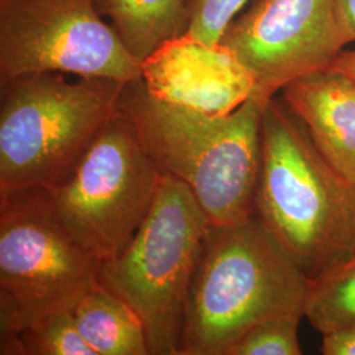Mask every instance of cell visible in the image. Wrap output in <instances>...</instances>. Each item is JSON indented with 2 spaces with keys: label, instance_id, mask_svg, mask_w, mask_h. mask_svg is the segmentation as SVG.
<instances>
[{
  "label": "cell",
  "instance_id": "7a4b0ae2",
  "mask_svg": "<svg viewBox=\"0 0 355 355\" xmlns=\"http://www.w3.org/2000/svg\"><path fill=\"white\" fill-rule=\"evenodd\" d=\"M254 216L309 279L355 252V186L278 95L262 116Z\"/></svg>",
  "mask_w": 355,
  "mask_h": 355
},
{
  "label": "cell",
  "instance_id": "ffe728a7",
  "mask_svg": "<svg viewBox=\"0 0 355 355\" xmlns=\"http://www.w3.org/2000/svg\"><path fill=\"white\" fill-rule=\"evenodd\" d=\"M331 67L355 78V49L341 51V54L336 58Z\"/></svg>",
  "mask_w": 355,
  "mask_h": 355
},
{
  "label": "cell",
  "instance_id": "8992f818",
  "mask_svg": "<svg viewBox=\"0 0 355 355\" xmlns=\"http://www.w3.org/2000/svg\"><path fill=\"white\" fill-rule=\"evenodd\" d=\"M99 265L55 218L45 189L0 196V337L73 311L99 284Z\"/></svg>",
  "mask_w": 355,
  "mask_h": 355
},
{
  "label": "cell",
  "instance_id": "8fae6325",
  "mask_svg": "<svg viewBox=\"0 0 355 355\" xmlns=\"http://www.w3.org/2000/svg\"><path fill=\"white\" fill-rule=\"evenodd\" d=\"M328 165L355 186V78L333 67L280 91Z\"/></svg>",
  "mask_w": 355,
  "mask_h": 355
},
{
  "label": "cell",
  "instance_id": "3957f363",
  "mask_svg": "<svg viewBox=\"0 0 355 355\" xmlns=\"http://www.w3.org/2000/svg\"><path fill=\"white\" fill-rule=\"evenodd\" d=\"M311 279L255 216L209 225L191 282L179 355H225L270 318H304Z\"/></svg>",
  "mask_w": 355,
  "mask_h": 355
},
{
  "label": "cell",
  "instance_id": "e0dca14e",
  "mask_svg": "<svg viewBox=\"0 0 355 355\" xmlns=\"http://www.w3.org/2000/svg\"><path fill=\"white\" fill-rule=\"evenodd\" d=\"M250 0H190L187 35L208 44L220 42L230 21Z\"/></svg>",
  "mask_w": 355,
  "mask_h": 355
},
{
  "label": "cell",
  "instance_id": "4fadbf2b",
  "mask_svg": "<svg viewBox=\"0 0 355 355\" xmlns=\"http://www.w3.org/2000/svg\"><path fill=\"white\" fill-rule=\"evenodd\" d=\"M73 313L78 329L95 355H150L140 316L102 284L85 295Z\"/></svg>",
  "mask_w": 355,
  "mask_h": 355
},
{
  "label": "cell",
  "instance_id": "2e32d148",
  "mask_svg": "<svg viewBox=\"0 0 355 355\" xmlns=\"http://www.w3.org/2000/svg\"><path fill=\"white\" fill-rule=\"evenodd\" d=\"M302 318H270L248 330L225 355H300L299 324Z\"/></svg>",
  "mask_w": 355,
  "mask_h": 355
},
{
  "label": "cell",
  "instance_id": "6da1fadb",
  "mask_svg": "<svg viewBox=\"0 0 355 355\" xmlns=\"http://www.w3.org/2000/svg\"><path fill=\"white\" fill-rule=\"evenodd\" d=\"M268 102L253 94L230 114H204L154 98L137 79L119 107L159 171L190 189L212 225H227L254 215Z\"/></svg>",
  "mask_w": 355,
  "mask_h": 355
},
{
  "label": "cell",
  "instance_id": "ac0fdd59",
  "mask_svg": "<svg viewBox=\"0 0 355 355\" xmlns=\"http://www.w3.org/2000/svg\"><path fill=\"white\" fill-rule=\"evenodd\" d=\"M324 355H355V324L321 334Z\"/></svg>",
  "mask_w": 355,
  "mask_h": 355
},
{
  "label": "cell",
  "instance_id": "277c9868",
  "mask_svg": "<svg viewBox=\"0 0 355 355\" xmlns=\"http://www.w3.org/2000/svg\"><path fill=\"white\" fill-rule=\"evenodd\" d=\"M124 85L62 73L0 83V196L62 183L117 112Z\"/></svg>",
  "mask_w": 355,
  "mask_h": 355
},
{
  "label": "cell",
  "instance_id": "30bf717a",
  "mask_svg": "<svg viewBox=\"0 0 355 355\" xmlns=\"http://www.w3.org/2000/svg\"><path fill=\"white\" fill-rule=\"evenodd\" d=\"M141 80L154 98L209 114H228L252 98L255 79L223 42L183 33L141 61Z\"/></svg>",
  "mask_w": 355,
  "mask_h": 355
},
{
  "label": "cell",
  "instance_id": "d6986e66",
  "mask_svg": "<svg viewBox=\"0 0 355 355\" xmlns=\"http://www.w3.org/2000/svg\"><path fill=\"white\" fill-rule=\"evenodd\" d=\"M334 7L346 45L355 42V0H334Z\"/></svg>",
  "mask_w": 355,
  "mask_h": 355
},
{
  "label": "cell",
  "instance_id": "52a82bcc",
  "mask_svg": "<svg viewBox=\"0 0 355 355\" xmlns=\"http://www.w3.org/2000/svg\"><path fill=\"white\" fill-rule=\"evenodd\" d=\"M162 177L119 107L74 171L45 191L60 224L104 262L121 253L140 228Z\"/></svg>",
  "mask_w": 355,
  "mask_h": 355
},
{
  "label": "cell",
  "instance_id": "5bb4252c",
  "mask_svg": "<svg viewBox=\"0 0 355 355\" xmlns=\"http://www.w3.org/2000/svg\"><path fill=\"white\" fill-rule=\"evenodd\" d=\"M304 318L320 334L355 324V252L309 282Z\"/></svg>",
  "mask_w": 355,
  "mask_h": 355
},
{
  "label": "cell",
  "instance_id": "9c48e42d",
  "mask_svg": "<svg viewBox=\"0 0 355 355\" xmlns=\"http://www.w3.org/2000/svg\"><path fill=\"white\" fill-rule=\"evenodd\" d=\"M255 79V95L271 101L288 83L330 69L346 42L334 0H250L221 41Z\"/></svg>",
  "mask_w": 355,
  "mask_h": 355
},
{
  "label": "cell",
  "instance_id": "ba28073f",
  "mask_svg": "<svg viewBox=\"0 0 355 355\" xmlns=\"http://www.w3.org/2000/svg\"><path fill=\"white\" fill-rule=\"evenodd\" d=\"M33 73L129 83L141 62L96 0H0V83Z\"/></svg>",
  "mask_w": 355,
  "mask_h": 355
},
{
  "label": "cell",
  "instance_id": "9a60e30c",
  "mask_svg": "<svg viewBox=\"0 0 355 355\" xmlns=\"http://www.w3.org/2000/svg\"><path fill=\"white\" fill-rule=\"evenodd\" d=\"M1 355H95L76 327L73 311L38 318L19 334L0 337Z\"/></svg>",
  "mask_w": 355,
  "mask_h": 355
},
{
  "label": "cell",
  "instance_id": "7c38bea8",
  "mask_svg": "<svg viewBox=\"0 0 355 355\" xmlns=\"http://www.w3.org/2000/svg\"><path fill=\"white\" fill-rule=\"evenodd\" d=\"M96 4L140 62L190 26V0H96Z\"/></svg>",
  "mask_w": 355,
  "mask_h": 355
},
{
  "label": "cell",
  "instance_id": "5b68a950",
  "mask_svg": "<svg viewBox=\"0 0 355 355\" xmlns=\"http://www.w3.org/2000/svg\"><path fill=\"white\" fill-rule=\"evenodd\" d=\"M209 225L190 189L164 175L132 240L99 265V284L140 316L150 355H179L191 282Z\"/></svg>",
  "mask_w": 355,
  "mask_h": 355
}]
</instances>
